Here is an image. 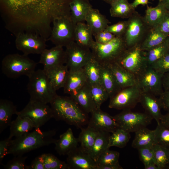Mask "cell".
<instances>
[{
  "instance_id": "cell-31",
  "label": "cell",
  "mask_w": 169,
  "mask_h": 169,
  "mask_svg": "<svg viewBox=\"0 0 169 169\" xmlns=\"http://www.w3.org/2000/svg\"><path fill=\"white\" fill-rule=\"evenodd\" d=\"M168 10L165 5L159 1L155 7L147 5L144 16V19L150 27H154L160 22Z\"/></svg>"
},
{
  "instance_id": "cell-9",
  "label": "cell",
  "mask_w": 169,
  "mask_h": 169,
  "mask_svg": "<svg viewBox=\"0 0 169 169\" xmlns=\"http://www.w3.org/2000/svg\"><path fill=\"white\" fill-rule=\"evenodd\" d=\"M127 25L123 38L127 48L140 45L151 28L144 16L135 11L127 20Z\"/></svg>"
},
{
  "instance_id": "cell-52",
  "label": "cell",
  "mask_w": 169,
  "mask_h": 169,
  "mask_svg": "<svg viewBox=\"0 0 169 169\" xmlns=\"http://www.w3.org/2000/svg\"><path fill=\"white\" fill-rule=\"evenodd\" d=\"M8 137L0 141V163L4 157L8 155V152L10 140Z\"/></svg>"
},
{
  "instance_id": "cell-46",
  "label": "cell",
  "mask_w": 169,
  "mask_h": 169,
  "mask_svg": "<svg viewBox=\"0 0 169 169\" xmlns=\"http://www.w3.org/2000/svg\"><path fill=\"white\" fill-rule=\"evenodd\" d=\"M150 66L156 71L162 74L169 72V51Z\"/></svg>"
},
{
  "instance_id": "cell-1",
  "label": "cell",
  "mask_w": 169,
  "mask_h": 169,
  "mask_svg": "<svg viewBox=\"0 0 169 169\" xmlns=\"http://www.w3.org/2000/svg\"><path fill=\"white\" fill-rule=\"evenodd\" d=\"M72 1L0 0V13L5 28L15 37L20 33H31L48 41L54 21L70 15Z\"/></svg>"
},
{
  "instance_id": "cell-23",
  "label": "cell",
  "mask_w": 169,
  "mask_h": 169,
  "mask_svg": "<svg viewBox=\"0 0 169 169\" xmlns=\"http://www.w3.org/2000/svg\"><path fill=\"white\" fill-rule=\"evenodd\" d=\"M121 89L137 85L136 76L115 62L107 65Z\"/></svg>"
},
{
  "instance_id": "cell-34",
  "label": "cell",
  "mask_w": 169,
  "mask_h": 169,
  "mask_svg": "<svg viewBox=\"0 0 169 169\" xmlns=\"http://www.w3.org/2000/svg\"><path fill=\"white\" fill-rule=\"evenodd\" d=\"M80 129L81 131L78 138L80 147L89 154L99 131L88 126L86 128Z\"/></svg>"
},
{
  "instance_id": "cell-51",
  "label": "cell",
  "mask_w": 169,
  "mask_h": 169,
  "mask_svg": "<svg viewBox=\"0 0 169 169\" xmlns=\"http://www.w3.org/2000/svg\"><path fill=\"white\" fill-rule=\"evenodd\" d=\"M159 96L161 108L165 110L169 111V90H164Z\"/></svg>"
},
{
  "instance_id": "cell-17",
  "label": "cell",
  "mask_w": 169,
  "mask_h": 169,
  "mask_svg": "<svg viewBox=\"0 0 169 169\" xmlns=\"http://www.w3.org/2000/svg\"><path fill=\"white\" fill-rule=\"evenodd\" d=\"M67 155L68 169H97L96 162L80 147H77Z\"/></svg>"
},
{
  "instance_id": "cell-21",
  "label": "cell",
  "mask_w": 169,
  "mask_h": 169,
  "mask_svg": "<svg viewBox=\"0 0 169 169\" xmlns=\"http://www.w3.org/2000/svg\"><path fill=\"white\" fill-rule=\"evenodd\" d=\"M86 113H91L97 109L92 97L88 82L78 91L70 95Z\"/></svg>"
},
{
  "instance_id": "cell-43",
  "label": "cell",
  "mask_w": 169,
  "mask_h": 169,
  "mask_svg": "<svg viewBox=\"0 0 169 169\" xmlns=\"http://www.w3.org/2000/svg\"><path fill=\"white\" fill-rule=\"evenodd\" d=\"M119 156L118 152L107 149L100 155L96 162L97 169L101 166L119 163Z\"/></svg>"
},
{
  "instance_id": "cell-59",
  "label": "cell",
  "mask_w": 169,
  "mask_h": 169,
  "mask_svg": "<svg viewBox=\"0 0 169 169\" xmlns=\"http://www.w3.org/2000/svg\"><path fill=\"white\" fill-rule=\"evenodd\" d=\"M159 2L162 3L166 8L169 10V0H160Z\"/></svg>"
},
{
  "instance_id": "cell-25",
  "label": "cell",
  "mask_w": 169,
  "mask_h": 169,
  "mask_svg": "<svg viewBox=\"0 0 169 169\" xmlns=\"http://www.w3.org/2000/svg\"><path fill=\"white\" fill-rule=\"evenodd\" d=\"M86 24L92 30L93 35L105 30L111 23L99 11L92 7L88 13L85 18Z\"/></svg>"
},
{
  "instance_id": "cell-49",
  "label": "cell",
  "mask_w": 169,
  "mask_h": 169,
  "mask_svg": "<svg viewBox=\"0 0 169 169\" xmlns=\"http://www.w3.org/2000/svg\"><path fill=\"white\" fill-rule=\"evenodd\" d=\"M95 41L100 44H105L111 41L115 36L105 30L100 32L94 35Z\"/></svg>"
},
{
  "instance_id": "cell-48",
  "label": "cell",
  "mask_w": 169,
  "mask_h": 169,
  "mask_svg": "<svg viewBox=\"0 0 169 169\" xmlns=\"http://www.w3.org/2000/svg\"><path fill=\"white\" fill-rule=\"evenodd\" d=\"M127 25V20L120 21L114 24L108 25L105 30L115 37H123L126 31Z\"/></svg>"
},
{
  "instance_id": "cell-18",
  "label": "cell",
  "mask_w": 169,
  "mask_h": 169,
  "mask_svg": "<svg viewBox=\"0 0 169 169\" xmlns=\"http://www.w3.org/2000/svg\"><path fill=\"white\" fill-rule=\"evenodd\" d=\"M66 56L63 47L55 46L51 48L46 49L40 54L38 63L43 65L44 70L59 65L65 64Z\"/></svg>"
},
{
  "instance_id": "cell-56",
  "label": "cell",
  "mask_w": 169,
  "mask_h": 169,
  "mask_svg": "<svg viewBox=\"0 0 169 169\" xmlns=\"http://www.w3.org/2000/svg\"><path fill=\"white\" fill-rule=\"evenodd\" d=\"M160 122L163 125L169 127V111L163 115Z\"/></svg>"
},
{
  "instance_id": "cell-15",
  "label": "cell",
  "mask_w": 169,
  "mask_h": 169,
  "mask_svg": "<svg viewBox=\"0 0 169 169\" xmlns=\"http://www.w3.org/2000/svg\"><path fill=\"white\" fill-rule=\"evenodd\" d=\"M15 44L17 49L23 54H41L46 49L47 40L35 34L21 33L16 36Z\"/></svg>"
},
{
  "instance_id": "cell-64",
  "label": "cell",
  "mask_w": 169,
  "mask_h": 169,
  "mask_svg": "<svg viewBox=\"0 0 169 169\" xmlns=\"http://www.w3.org/2000/svg\"><path fill=\"white\" fill-rule=\"evenodd\" d=\"M88 0L89 1V0Z\"/></svg>"
},
{
  "instance_id": "cell-36",
  "label": "cell",
  "mask_w": 169,
  "mask_h": 169,
  "mask_svg": "<svg viewBox=\"0 0 169 169\" xmlns=\"http://www.w3.org/2000/svg\"><path fill=\"white\" fill-rule=\"evenodd\" d=\"M167 36L154 28H151L140 44L145 51L162 44L166 40Z\"/></svg>"
},
{
  "instance_id": "cell-58",
  "label": "cell",
  "mask_w": 169,
  "mask_h": 169,
  "mask_svg": "<svg viewBox=\"0 0 169 169\" xmlns=\"http://www.w3.org/2000/svg\"><path fill=\"white\" fill-rule=\"evenodd\" d=\"M144 168L145 169H159L155 164H151L144 166Z\"/></svg>"
},
{
  "instance_id": "cell-33",
  "label": "cell",
  "mask_w": 169,
  "mask_h": 169,
  "mask_svg": "<svg viewBox=\"0 0 169 169\" xmlns=\"http://www.w3.org/2000/svg\"><path fill=\"white\" fill-rule=\"evenodd\" d=\"M110 5L112 17L128 19L136 11L128 0H115Z\"/></svg>"
},
{
  "instance_id": "cell-54",
  "label": "cell",
  "mask_w": 169,
  "mask_h": 169,
  "mask_svg": "<svg viewBox=\"0 0 169 169\" xmlns=\"http://www.w3.org/2000/svg\"><path fill=\"white\" fill-rule=\"evenodd\" d=\"M162 84L164 90H169V72L163 74L162 77Z\"/></svg>"
},
{
  "instance_id": "cell-26",
  "label": "cell",
  "mask_w": 169,
  "mask_h": 169,
  "mask_svg": "<svg viewBox=\"0 0 169 169\" xmlns=\"http://www.w3.org/2000/svg\"><path fill=\"white\" fill-rule=\"evenodd\" d=\"M33 128H35V126L31 119L27 117L17 115L10 124L8 138L12 139L13 137H19L29 132Z\"/></svg>"
},
{
  "instance_id": "cell-60",
  "label": "cell",
  "mask_w": 169,
  "mask_h": 169,
  "mask_svg": "<svg viewBox=\"0 0 169 169\" xmlns=\"http://www.w3.org/2000/svg\"><path fill=\"white\" fill-rule=\"evenodd\" d=\"M104 1L110 4L115 0H103Z\"/></svg>"
},
{
  "instance_id": "cell-42",
  "label": "cell",
  "mask_w": 169,
  "mask_h": 169,
  "mask_svg": "<svg viewBox=\"0 0 169 169\" xmlns=\"http://www.w3.org/2000/svg\"><path fill=\"white\" fill-rule=\"evenodd\" d=\"M44 169H68L66 162L61 161L51 153L41 155Z\"/></svg>"
},
{
  "instance_id": "cell-53",
  "label": "cell",
  "mask_w": 169,
  "mask_h": 169,
  "mask_svg": "<svg viewBox=\"0 0 169 169\" xmlns=\"http://www.w3.org/2000/svg\"><path fill=\"white\" fill-rule=\"evenodd\" d=\"M29 169H44L41 155L36 157L29 165Z\"/></svg>"
},
{
  "instance_id": "cell-3",
  "label": "cell",
  "mask_w": 169,
  "mask_h": 169,
  "mask_svg": "<svg viewBox=\"0 0 169 169\" xmlns=\"http://www.w3.org/2000/svg\"><path fill=\"white\" fill-rule=\"evenodd\" d=\"M55 129L46 131L40 128L35 129L14 139L10 140L8 154L14 156L23 155L24 154L40 147L54 144L56 139L54 138L56 134Z\"/></svg>"
},
{
  "instance_id": "cell-30",
  "label": "cell",
  "mask_w": 169,
  "mask_h": 169,
  "mask_svg": "<svg viewBox=\"0 0 169 169\" xmlns=\"http://www.w3.org/2000/svg\"><path fill=\"white\" fill-rule=\"evenodd\" d=\"M17 112L16 107L12 101L6 99H0V133L10 126L12 115L16 114Z\"/></svg>"
},
{
  "instance_id": "cell-55",
  "label": "cell",
  "mask_w": 169,
  "mask_h": 169,
  "mask_svg": "<svg viewBox=\"0 0 169 169\" xmlns=\"http://www.w3.org/2000/svg\"><path fill=\"white\" fill-rule=\"evenodd\" d=\"M148 3V0H134L131 3V6L134 8H136L139 5L145 6L147 5Z\"/></svg>"
},
{
  "instance_id": "cell-28",
  "label": "cell",
  "mask_w": 169,
  "mask_h": 169,
  "mask_svg": "<svg viewBox=\"0 0 169 169\" xmlns=\"http://www.w3.org/2000/svg\"><path fill=\"white\" fill-rule=\"evenodd\" d=\"M101 85L108 92L109 98L121 89L108 65H101Z\"/></svg>"
},
{
  "instance_id": "cell-11",
  "label": "cell",
  "mask_w": 169,
  "mask_h": 169,
  "mask_svg": "<svg viewBox=\"0 0 169 169\" xmlns=\"http://www.w3.org/2000/svg\"><path fill=\"white\" fill-rule=\"evenodd\" d=\"M16 115L29 118L34 123V129L40 128L53 118L52 109L47 104L30 100L25 107Z\"/></svg>"
},
{
  "instance_id": "cell-12",
  "label": "cell",
  "mask_w": 169,
  "mask_h": 169,
  "mask_svg": "<svg viewBox=\"0 0 169 169\" xmlns=\"http://www.w3.org/2000/svg\"><path fill=\"white\" fill-rule=\"evenodd\" d=\"M142 93L137 85L122 89L110 98L108 107L119 110H131L140 103Z\"/></svg>"
},
{
  "instance_id": "cell-7",
  "label": "cell",
  "mask_w": 169,
  "mask_h": 169,
  "mask_svg": "<svg viewBox=\"0 0 169 169\" xmlns=\"http://www.w3.org/2000/svg\"><path fill=\"white\" fill-rule=\"evenodd\" d=\"M76 24L72 20L71 15L61 17L54 21L51 34L48 40L55 46L65 47L75 41Z\"/></svg>"
},
{
  "instance_id": "cell-37",
  "label": "cell",
  "mask_w": 169,
  "mask_h": 169,
  "mask_svg": "<svg viewBox=\"0 0 169 169\" xmlns=\"http://www.w3.org/2000/svg\"><path fill=\"white\" fill-rule=\"evenodd\" d=\"M109 132H99L89 155L96 162L100 155L106 150L109 149L108 143Z\"/></svg>"
},
{
  "instance_id": "cell-61",
  "label": "cell",
  "mask_w": 169,
  "mask_h": 169,
  "mask_svg": "<svg viewBox=\"0 0 169 169\" xmlns=\"http://www.w3.org/2000/svg\"><path fill=\"white\" fill-rule=\"evenodd\" d=\"M166 41L167 42L169 48V35L166 38Z\"/></svg>"
},
{
  "instance_id": "cell-38",
  "label": "cell",
  "mask_w": 169,
  "mask_h": 169,
  "mask_svg": "<svg viewBox=\"0 0 169 169\" xmlns=\"http://www.w3.org/2000/svg\"><path fill=\"white\" fill-rule=\"evenodd\" d=\"M131 137L130 133L119 128L110 135L108 147L116 146L122 148L125 146Z\"/></svg>"
},
{
  "instance_id": "cell-20",
  "label": "cell",
  "mask_w": 169,
  "mask_h": 169,
  "mask_svg": "<svg viewBox=\"0 0 169 169\" xmlns=\"http://www.w3.org/2000/svg\"><path fill=\"white\" fill-rule=\"evenodd\" d=\"M140 103L146 110L159 124L162 116V109L158 98L155 95L147 93L142 92Z\"/></svg>"
},
{
  "instance_id": "cell-57",
  "label": "cell",
  "mask_w": 169,
  "mask_h": 169,
  "mask_svg": "<svg viewBox=\"0 0 169 169\" xmlns=\"http://www.w3.org/2000/svg\"><path fill=\"white\" fill-rule=\"evenodd\" d=\"M119 163L114 164L105 166L99 167L98 169H122Z\"/></svg>"
},
{
  "instance_id": "cell-39",
  "label": "cell",
  "mask_w": 169,
  "mask_h": 169,
  "mask_svg": "<svg viewBox=\"0 0 169 169\" xmlns=\"http://www.w3.org/2000/svg\"><path fill=\"white\" fill-rule=\"evenodd\" d=\"M155 162L159 169L168 168L169 164V149L158 144L153 146Z\"/></svg>"
},
{
  "instance_id": "cell-50",
  "label": "cell",
  "mask_w": 169,
  "mask_h": 169,
  "mask_svg": "<svg viewBox=\"0 0 169 169\" xmlns=\"http://www.w3.org/2000/svg\"><path fill=\"white\" fill-rule=\"evenodd\" d=\"M153 28L167 36L169 35V10L160 22Z\"/></svg>"
},
{
  "instance_id": "cell-13",
  "label": "cell",
  "mask_w": 169,
  "mask_h": 169,
  "mask_svg": "<svg viewBox=\"0 0 169 169\" xmlns=\"http://www.w3.org/2000/svg\"><path fill=\"white\" fill-rule=\"evenodd\" d=\"M163 75L148 65L136 76L137 85L142 92L159 96L164 90L162 84Z\"/></svg>"
},
{
  "instance_id": "cell-35",
  "label": "cell",
  "mask_w": 169,
  "mask_h": 169,
  "mask_svg": "<svg viewBox=\"0 0 169 169\" xmlns=\"http://www.w3.org/2000/svg\"><path fill=\"white\" fill-rule=\"evenodd\" d=\"M83 68L90 85H101V65L97 61L92 58Z\"/></svg>"
},
{
  "instance_id": "cell-8",
  "label": "cell",
  "mask_w": 169,
  "mask_h": 169,
  "mask_svg": "<svg viewBox=\"0 0 169 169\" xmlns=\"http://www.w3.org/2000/svg\"><path fill=\"white\" fill-rule=\"evenodd\" d=\"M116 62L136 76L148 66L146 52L140 45L127 48Z\"/></svg>"
},
{
  "instance_id": "cell-22",
  "label": "cell",
  "mask_w": 169,
  "mask_h": 169,
  "mask_svg": "<svg viewBox=\"0 0 169 169\" xmlns=\"http://www.w3.org/2000/svg\"><path fill=\"white\" fill-rule=\"evenodd\" d=\"M78 143V138L74 136L72 129L69 128L56 140L55 149L60 155H67L77 147Z\"/></svg>"
},
{
  "instance_id": "cell-44",
  "label": "cell",
  "mask_w": 169,
  "mask_h": 169,
  "mask_svg": "<svg viewBox=\"0 0 169 169\" xmlns=\"http://www.w3.org/2000/svg\"><path fill=\"white\" fill-rule=\"evenodd\" d=\"M155 130V144L160 145L169 149V127L160 122L157 124Z\"/></svg>"
},
{
  "instance_id": "cell-45",
  "label": "cell",
  "mask_w": 169,
  "mask_h": 169,
  "mask_svg": "<svg viewBox=\"0 0 169 169\" xmlns=\"http://www.w3.org/2000/svg\"><path fill=\"white\" fill-rule=\"evenodd\" d=\"M27 158V156L23 155L15 156L11 160L3 165V167L5 169H29V165L25 164Z\"/></svg>"
},
{
  "instance_id": "cell-5",
  "label": "cell",
  "mask_w": 169,
  "mask_h": 169,
  "mask_svg": "<svg viewBox=\"0 0 169 169\" xmlns=\"http://www.w3.org/2000/svg\"><path fill=\"white\" fill-rule=\"evenodd\" d=\"M127 48L123 37H115L105 44L95 41L90 49L93 58L101 65H107L116 62Z\"/></svg>"
},
{
  "instance_id": "cell-41",
  "label": "cell",
  "mask_w": 169,
  "mask_h": 169,
  "mask_svg": "<svg viewBox=\"0 0 169 169\" xmlns=\"http://www.w3.org/2000/svg\"><path fill=\"white\" fill-rule=\"evenodd\" d=\"M90 86L91 94L96 107L100 108L102 104L109 98V94L101 85Z\"/></svg>"
},
{
  "instance_id": "cell-47",
  "label": "cell",
  "mask_w": 169,
  "mask_h": 169,
  "mask_svg": "<svg viewBox=\"0 0 169 169\" xmlns=\"http://www.w3.org/2000/svg\"><path fill=\"white\" fill-rule=\"evenodd\" d=\"M153 146L144 147L138 149L140 158L144 166L151 164H155Z\"/></svg>"
},
{
  "instance_id": "cell-4",
  "label": "cell",
  "mask_w": 169,
  "mask_h": 169,
  "mask_svg": "<svg viewBox=\"0 0 169 169\" xmlns=\"http://www.w3.org/2000/svg\"><path fill=\"white\" fill-rule=\"evenodd\" d=\"M27 90L30 100L50 103L57 95L50 84L45 71L35 70L28 77Z\"/></svg>"
},
{
  "instance_id": "cell-63",
  "label": "cell",
  "mask_w": 169,
  "mask_h": 169,
  "mask_svg": "<svg viewBox=\"0 0 169 169\" xmlns=\"http://www.w3.org/2000/svg\"><path fill=\"white\" fill-rule=\"evenodd\" d=\"M159 1H160V0H158Z\"/></svg>"
},
{
  "instance_id": "cell-2",
  "label": "cell",
  "mask_w": 169,
  "mask_h": 169,
  "mask_svg": "<svg viewBox=\"0 0 169 169\" xmlns=\"http://www.w3.org/2000/svg\"><path fill=\"white\" fill-rule=\"evenodd\" d=\"M50 104L53 118L56 120L63 121L80 128L88 124V114L70 96L57 95Z\"/></svg>"
},
{
  "instance_id": "cell-14",
  "label": "cell",
  "mask_w": 169,
  "mask_h": 169,
  "mask_svg": "<svg viewBox=\"0 0 169 169\" xmlns=\"http://www.w3.org/2000/svg\"><path fill=\"white\" fill-rule=\"evenodd\" d=\"M65 48V65L69 70H74L83 68L93 58L90 49L81 46L75 41L71 43Z\"/></svg>"
},
{
  "instance_id": "cell-32",
  "label": "cell",
  "mask_w": 169,
  "mask_h": 169,
  "mask_svg": "<svg viewBox=\"0 0 169 169\" xmlns=\"http://www.w3.org/2000/svg\"><path fill=\"white\" fill-rule=\"evenodd\" d=\"M132 143L134 148L138 149L153 146L155 144V130L147 127L141 128L136 131Z\"/></svg>"
},
{
  "instance_id": "cell-62",
  "label": "cell",
  "mask_w": 169,
  "mask_h": 169,
  "mask_svg": "<svg viewBox=\"0 0 169 169\" xmlns=\"http://www.w3.org/2000/svg\"><path fill=\"white\" fill-rule=\"evenodd\" d=\"M168 168H169V164L168 165Z\"/></svg>"
},
{
  "instance_id": "cell-40",
  "label": "cell",
  "mask_w": 169,
  "mask_h": 169,
  "mask_svg": "<svg viewBox=\"0 0 169 169\" xmlns=\"http://www.w3.org/2000/svg\"><path fill=\"white\" fill-rule=\"evenodd\" d=\"M169 51L166 39L160 44L146 51L148 65L150 66L154 62L163 57Z\"/></svg>"
},
{
  "instance_id": "cell-16",
  "label": "cell",
  "mask_w": 169,
  "mask_h": 169,
  "mask_svg": "<svg viewBox=\"0 0 169 169\" xmlns=\"http://www.w3.org/2000/svg\"><path fill=\"white\" fill-rule=\"evenodd\" d=\"M90 114L91 117L88 126L99 132L112 133L119 128L113 117L100 108L96 109Z\"/></svg>"
},
{
  "instance_id": "cell-24",
  "label": "cell",
  "mask_w": 169,
  "mask_h": 169,
  "mask_svg": "<svg viewBox=\"0 0 169 169\" xmlns=\"http://www.w3.org/2000/svg\"><path fill=\"white\" fill-rule=\"evenodd\" d=\"M44 70L55 90L56 91L64 87L69 73V69L65 64L55 66Z\"/></svg>"
},
{
  "instance_id": "cell-27",
  "label": "cell",
  "mask_w": 169,
  "mask_h": 169,
  "mask_svg": "<svg viewBox=\"0 0 169 169\" xmlns=\"http://www.w3.org/2000/svg\"><path fill=\"white\" fill-rule=\"evenodd\" d=\"M88 0H72L70 3L71 17L75 24L85 21L86 16L92 7Z\"/></svg>"
},
{
  "instance_id": "cell-29",
  "label": "cell",
  "mask_w": 169,
  "mask_h": 169,
  "mask_svg": "<svg viewBox=\"0 0 169 169\" xmlns=\"http://www.w3.org/2000/svg\"><path fill=\"white\" fill-rule=\"evenodd\" d=\"M93 32L90 28L84 22L76 24L75 29V41L79 45L90 49L95 41Z\"/></svg>"
},
{
  "instance_id": "cell-19",
  "label": "cell",
  "mask_w": 169,
  "mask_h": 169,
  "mask_svg": "<svg viewBox=\"0 0 169 169\" xmlns=\"http://www.w3.org/2000/svg\"><path fill=\"white\" fill-rule=\"evenodd\" d=\"M87 82V79L83 68L74 70H69L63 88L64 92L70 95L78 91Z\"/></svg>"
},
{
  "instance_id": "cell-6",
  "label": "cell",
  "mask_w": 169,
  "mask_h": 169,
  "mask_svg": "<svg viewBox=\"0 0 169 169\" xmlns=\"http://www.w3.org/2000/svg\"><path fill=\"white\" fill-rule=\"evenodd\" d=\"M37 64L28 55L13 54L3 58L1 68L3 73L8 78H15L22 75L28 77L35 71Z\"/></svg>"
},
{
  "instance_id": "cell-10",
  "label": "cell",
  "mask_w": 169,
  "mask_h": 169,
  "mask_svg": "<svg viewBox=\"0 0 169 169\" xmlns=\"http://www.w3.org/2000/svg\"><path fill=\"white\" fill-rule=\"evenodd\" d=\"M113 117L119 128L129 133L146 127L153 119L146 112H132L130 110H123Z\"/></svg>"
}]
</instances>
